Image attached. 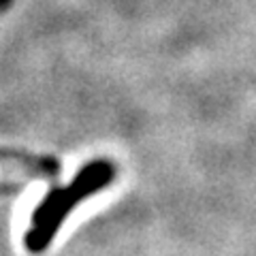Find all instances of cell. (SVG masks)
I'll list each match as a JSON object with an SVG mask.
<instances>
[{
  "mask_svg": "<svg viewBox=\"0 0 256 256\" xmlns=\"http://www.w3.org/2000/svg\"><path fill=\"white\" fill-rule=\"evenodd\" d=\"M114 166L105 160H96V162L84 166L77 173L70 186L50 190L43 196V201L30 216V226L26 230V248L32 254L43 252L47 246L54 242V235L62 226V220L66 218L68 212L82 201V198L92 196L94 192L105 188L114 180Z\"/></svg>",
  "mask_w": 256,
  "mask_h": 256,
  "instance_id": "6da1fadb",
  "label": "cell"
},
{
  "mask_svg": "<svg viewBox=\"0 0 256 256\" xmlns=\"http://www.w3.org/2000/svg\"><path fill=\"white\" fill-rule=\"evenodd\" d=\"M4 158H13L15 162L24 164L26 169L36 175V178H56L60 171L58 160L52 156H34V154H24V152H4Z\"/></svg>",
  "mask_w": 256,
  "mask_h": 256,
  "instance_id": "7a4b0ae2",
  "label": "cell"
}]
</instances>
